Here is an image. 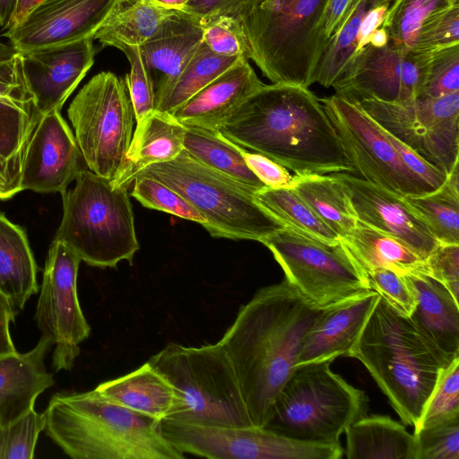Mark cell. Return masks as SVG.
I'll list each match as a JSON object with an SVG mask.
<instances>
[{
    "instance_id": "24",
    "label": "cell",
    "mask_w": 459,
    "mask_h": 459,
    "mask_svg": "<svg viewBox=\"0 0 459 459\" xmlns=\"http://www.w3.org/2000/svg\"><path fill=\"white\" fill-rule=\"evenodd\" d=\"M202 41L200 21L188 13L175 10L139 46L152 78L155 100L179 75Z\"/></svg>"
},
{
    "instance_id": "42",
    "label": "cell",
    "mask_w": 459,
    "mask_h": 459,
    "mask_svg": "<svg viewBox=\"0 0 459 459\" xmlns=\"http://www.w3.org/2000/svg\"><path fill=\"white\" fill-rule=\"evenodd\" d=\"M133 183L131 195L143 206L195 221L202 226L205 224L204 217L167 185L150 177H137Z\"/></svg>"
},
{
    "instance_id": "6",
    "label": "cell",
    "mask_w": 459,
    "mask_h": 459,
    "mask_svg": "<svg viewBox=\"0 0 459 459\" xmlns=\"http://www.w3.org/2000/svg\"><path fill=\"white\" fill-rule=\"evenodd\" d=\"M75 186L63 192V217L55 240L89 265L116 267L133 263L139 249L128 188L114 186L83 169Z\"/></svg>"
},
{
    "instance_id": "5",
    "label": "cell",
    "mask_w": 459,
    "mask_h": 459,
    "mask_svg": "<svg viewBox=\"0 0 459 459\" xmlns=\"http://www.w3.org/2000/svg\"><path fill=\"white\" fill-rule=\"evenodd\" d=\"M328 0H263L245 22L251 59L273 83L308 88L328 43Z\"/></svg>"
},
{
    "instance_id": "27",
    "label": "cell",
    "mask_w": 459,
    "mask_h": 459,
    "mask_svg": "<svg viewBox=\"0 0 459 459\" xmlns=\"http://www.w3.org/2000/svg\"><path fill=\"white\" fill-rule=\"evenodd\" d=\"M94 390L108 401L159 422L173 418L182 407L177 388L148 361Z\"/></svg>"
},
{
    "instance_id": "34",
    "label": "cell",
    "mask_w": 459,
    "mask_h": 459,
    "mask_svg": "<svg viewBox=\"0 0 459 459\" xmlns=\"http://www.w3.org/2000/svg\"><path fill=\"white\" fill-rule=\"evenodd\" d=\"M292 188L341 239L356 226L358 220L349 196L333 173L296 175Z\"/></svg>"
},
{
    "instance_id": "50",
    "label": "cell",
    "mask_w": 459,
    "mask_h": 459,
    "mask_svg": "<svg viewBox=\"0 0 459 459\" xmlns=\"http://www.w3.org/2000/svg\"><path fill=\"white\" fill-rule=\"evenodd\" d=\"M426 274L440 281L458 301L459 244L438 243L425 260Z\"/></svg>"
},
{
    "instance_id": "7",
    "label": "cell",
    "mask_w": 459,
    "mask_h": 459,
    "mask_svg": "<svg viewBox=\"0 0 459 459\" xmlns=\"http://www.w3.org/2000/svg\"><path fill=\"white\" fill-rule=\"evenodd\" d=\"M137 177L152 178L178 193L204 217L203 227L214 238L261 242L285 228L255 201L252 190L184 150L173 160L147 166Z\"/></svg>"
},
{
    "instance_id": "52",
    "label": "cell",
    "mask_w": 459,
    "mask_h": 459,
    "mask_svg": "<svg viewBox=\"0 0 459 459\" xmlns=\"http://www.w3.org/2000/svg\"><path fill=\"white\" fill-rule=\"evenodd\" d=\"M384 133L392 146L394 148L404 165L416 176L429 184L435 189L440 187L446 178V175L427 162L411 148L403 144L390 133Z\"/></svg>"
},
{
    "instance_id": "13",
    "label": "cell",
    "mask_w": 459,
    "mask_h": 459,
    "mask_svg": "<svg viewBox=\"0 0 459 459\" xmlns=\"http://www.w3.org/2000/svg\"><path fill=\"white\" fill-rule=\"evenodd\" d=\"M355 103L445 175L458 163L459 91L403 102L364 99Z\"/></svg>"
},
{
    "instance_id": "40",
    "label": "cell",
    "mask_w": 459,
    "mask_h": 459,
    "mask_svg": "<svg viewBox=\"0 0 459 459\" xmlns=\"http://www.w3.org/2000/svg\"><path fill=\"white\" fill-rule=\"evenodd\" d=\"M459 91V44L429 53L416 98H435Z\"/></svg>"
},
{
    "instance_id": "49",
    "label": "cell",
    "mask_w": 459,
    "mask_h": 459,
    "mask_svg": "<svg viewBox=\"0 0 459 459\" xmlns=\"http://www.w3.org/2000/svg\"><path fill=\"white\" fill-rule=\"evenodd\" d=\"M263 0H189L182 11L197 18L201 24L219 16L232 17L243 24Z\"/></svg>"
},
{
    "instance_id": "33",
    "label": "cell",
    "mask_w": 459,
    "mask_h": 459,
    "mask_svg": "<svg viewBox=\"0 0 459 459\" xmlns=\"http://www.w3.org/2000/svg\"><path fill=\"white\" fill-rule=\"evenodd\" d=\"M175 10L151 0L117 4L93 35L102 47L140 46L149 39Z\"/></svg>"
},
{
    "instance_id": "54",
    "label": "cell",
    "mask_w": 459,
    "mask_h": 459,
    "mask_svg": "<svg viewBox=\"0 0 459 459\" xmlns=\"http://www.w3.org/2000/svg\"><path fill=\"white\" fill-rule=\"evenodd\" d=\"M355 2L356 0H328L324 19V35L328 44Z\"/></svg>"
},
{
    "instance_id": "30",
    "label": "cell",
    "mask_w": 459,
    "mask_h": 459,
    "mask_svg": "<svg viewBox=\"0 0 459 459\" xmlns=\"http://www.w3.org/2000/svg\"><path fill=\"white\" fill-rule=\"evenodd\" d=\"M37 273L25 230L0 212V291L18 311L39 291Z\"/></svg>"
},
{
    "instance_id": "38",
    "label": "cell",
    "mask_w": 459,
    "mask_h": 459,
    "mask_svg": "<svg viewBox=\"0 0 459 459\" xmlns=\"http://www.w3.org/2000/svg\"><path fill=\"white\" fill-rule=\"evenodd\" d=\"M384 0H356L337 31L331 38L320 62L316 82L332 87L351 64L358 36L368 12Z\"/></svg>"
},
{
    "instance_id": "20",
    "label": "cell",
    "mask_w": 459,
    "mask_h": 459,
    "mask_svg": "<svg viewBox=\"0 0 459 459\" xmlns=\"http://www.w3.org/2000/svg\"><path fill=\"white\" fill-rule=\"evenodd\" d=\"M82 160L74 133L60 112L43 115L27 147L21 189L62 194L83 169Z\"/></svg>"
},
{
    "instance_id": "48",
    "label": "cell",
    "mask_w": 459,
    "mask_h": 459,
    "mask_svg": "<svg viewBox=\"0 0 459 459\" xmlns=\"http://www.w3.org/2000/svg\"><path fill=\"white\" fill-rule=\"evenodd\" d=\"M370 290L376 291L393 309L410 316L416 306V299L403 275L386 268L367 273Z\"/></svg>"
},
{
    "instance_id": "3",
    "label": "cell",
    "mask_w": 459,
    "mask_h": 459,
    "mask_svg": "<svg viewBox=\"0 0 459 459\" xmlns=\"http://www.w3.org/2000/svg\"><path fill=\"white\" fill-rule=\"evenodd\" d=\"M46 434L74 459H183L160 422L116 404L94 389L55 394Z\"/></svg>"
},
{
    "instance_id": "28",
    "label": "cell",
    "mask_w": 459,
    "mask_h": 459,
    "mask_svg": "<svg viewBox=\"0 0 459 459\" xmlns=\"http://www.w3.org/2000/svg\"><path fill=\"white\" fill-rule=\"evenodd\" d=\"M185 132L170 114L155 110L135 128L124 169L112 184L128 188L143 169L176 158L184 150Z\"/></svg>"
},
{
    "instance_id": "37",
    "label": "cell",
    "mask_w": 459,
    "mask_h": 459,
    "mask_svg": "<svg viewBox=\"0 0 459 459\" xmlns=\"http://www.w3.org/2000/svg\"><path fill=\"white\" fill-rule=\"evenodd\" d=\"M255 201L286 229L328 243L341 238L330 229L293 188L264 187L254 194Z\"/></svg>"
},
{
    "instance_id": "14",
    "label": "cell",
    "mask_w": 459,
    "mask_h": 459,
    "mask_svg": "<svg viewBox=\"0 0 459 459\" xmlns=\"http://www.w3.org/2000/svg\"><path fill=\"white\" fill-rule=\"evenodd\" d=\"M321 102L360 178L403 197L436 190L404 165L383 128L359 104L336 94Z\"/></svg>"
},
{
    "instance_id": "18",
    "label": "cell",
    "mask_w": 459,
    "mask_h": 459,
    "mask_svg": "<svg viewBox=\"0 0 459 459\" xmlns=\"http://www.w3.org/2000/svg\"><path fill=\"white\" fill-rule=\"evenodd\" d=\"M93 37L54 47L19 52L24 85L43 116L60 112L94 63Z\"/></svg>"
},
{
    "instance_id": "15",
    "label": "cell",
    "mask_w": 459,
    "mask_h": 459,
    "mask_svg": "<svg viewBox=\"0 0 459 459\" xmlns=\"http://www.w3.org/2000/svg\"><path fill=\"white\" fill-rule=\"evenodd\" d=\"M80 257L65 244L53 240L46 259L35 320L41 336L54 346L52 368L70 370L80 343L91 333L77 294Z\"/></svg>"
},
{
    "instance_id": "17",
    "label": "cell",
    "mask_w": 459,
    "mask_h": 459,
    "mask_svg": "<svg viewBox=\"0 0 459 459\" xmlns=\"http://www.w3.org/2000/svg\"><path fill=\"white\" fill-rule=\"evenodd\" d=\"M119 0H41L4 30L18 52H27L93 37Z\"/></svg>"
},
{
    "instance_id": "61",
    "label": "cell",
    "mask_w": 459,
    "mask_h": 459,
    "mask_svg": "<svg viewBox=\"0 0 459 459\" xmlns=\"http://www.w3.org/2000/svg\"><path fill=\"white\" fill-rule=\"evenodd\" d=\"M454 4H459V0H451Z\"/></svg>"
},
{
    "instance_id": "41",
    "label": "cell",
    "mask_w": 459,
    "mask_h": 459,
    "mask_svg": "<svg viewBox=\"0 0 459 459\" xmlns=\"http://www.w3.org/2000/svg\"><path fill=\"white\" fill-rule=\"evenodd\" d=\"M459 415V357L442 368L414 430Z\"/></svg>"
},
{
    "instance_id": "39",
    "label": "cell",
    "mask_w": 459,
    "mask_h": 459,
    "mask_svg": "<svg viewBox=\"0 0 459 459\" xmlns=\"http://www.w3.org/2000/svg\"><path fill=\"white\" fill-rule=\"evenodd\" d=\"M454 4L451 0H391L382 27L390 41L411 49L419 30L431 16Z\"/></svg>"
},
{
    "instance_id": "56",
    "label": "cell",
    "mask_w": 459,
    "mask_h": 459,
    "mask_svg": "<svg viewBox=\"0 0 459 459\" xmlns=\"http://www.w3.org/2000/svg\"><path fill=\"white\" fill-rule=\"evenodd\" d=\"M18 0H0V28L6 30L13 13L16 8Z\"/></svg>"
},
{
    "instance_id": "44",
    "label": "cell",
    "mask_w": 459,
    "mask_h": 459,
    "mask_svg": "<svg viewBox=\"0 0 459 459\" xmlns=\"http://www.w3.org/2000/svg\"><path fill=\"white\" fill-rule=\"evenodd\" d=\"M130 64L126 75V85L133 105L136 127L139 128L155 111V93L150 73L139 46L123 45L117 48Z\"/></svg>"
},
{
    "instance_id": "12",
    "label": "cell",
    "mask_w": 459,
    "mask_h": 459,
    "mask_svg": "<svg viewBox=\"0 0 459 459\" xmlns=\"http://www.w3.org/2000/svg\"><path fill=\"white\" fill-rule=\"evenodd\" d=\"M163 437L183 455L211 459H339L337 445L291 439L260 427H231L165 419Z\"/></svg>"
},
{
    "instance_id": "1",
    "label": "cell",
    "mask_w": 459,
    "mask_h": 459,
    "mask_svg": "<svg viewBox=\"0 0 459 459\" xmlns=\"http://www.w3.org/2000/svg\"><path fill=\"white\" fill-rule=\"evenodd\" d=\"M322 308L284 278L259 289L219 341L240 387L251 423L264 428L297 367L303 339Z\"/></svg>"
},
{
    "instance_id": "4",
    "label": "cell",
    "mask_w": 459,
    "mask_h": 459,
    "mask_svg": "<svg viewBox=\"0 0 459 459\" xmlns=\"http://www.w3.org/2000/svg\"><path fill=\"white\" fill-rule=\"evenodd\" d=\"M349 357L365 366L403 423L413 427L448 365L411 317L380 296Z\"/></svg>"
},
{
    "instance_id": "60",
    "label": "cell",
    "mask_w": 459,
    "mask_h": 459,
    "mask_svg": "<svg viewBox=\"0 0 459 459\" xmlns=\"http://www.w3.org/2000/svg\"><path fill=\"white\" fill-rule=\"evenodd\" d=\"M133 1H134V0H119L118 4H127V3H130V2H133Z\"/></svg>"
},
{
    "instance_id": "31",
    "label": "cell",
    "mask_w": 459,
    "mask_h": 459,
    "mask_svg": "<svg viewBox=\"0 0 459 459\" xmlns=\"http://www.w3.org/2000/svg\"><path fill=\"white\" fill-rule=\"evenodd\" d=\"M350 253L366 272L380 268L402 275L425 273V260L398 239L360 221L342 239Z\"/></svg>"
},
{
    "instance_id": "26",
    "label": "cell",
    "mask_w": 459,
    "mask_h": 459,
    "mask_svg": "<svg viewBox=\"0 0 459 459\" xmlns=\"http://www.w3.org/2000/svg\"><path fill=\"white\" fill-rule=\"evenodd\" d=\"M51 347L41 336L32 350L0 357V426L34 409L38 396L54 385L44 363Z\"/></svg>"
},
{
    "instance_id": "29",
    "label": "cell",
    "mask_w": 459,
    "mask_h": 459,
    "mask_svg": "<svg viewBox=\"0 0 459 459\" xmlns=\"http://www.w3.org/2000/svg\"><path fill=\"white\" fill-rule=\"evenodd\" d=\"M345 434L349 459H417L414 435L388 416H364Z\"/></svg>"
},
{
    "instance_id": "47",
    "label": "cell",
    "mask_w": 459,
    "mask_h": 459,
    "mask_svg": "<svg viewBox=\"0 0 459 459\" xmlns=\"http://www.w3.org/2000/svg\"><path fill=\"white\" fill-rule=\"evenodd\" d=\"M455 44H459V4L429 18L420 27L411 49L429 53Z\"/></svg>"
},
{
    "instance_id": "45",
    "label": "cell",
    "mask_w": 459,
    "mask_h": 459,
    "mask_svg": "<svg viewBox=\"0 0 459 459\" xmlns=\"http://www.w3.org/2000/svg\"><path fill=\"white\" fill-rule=\"evenodd\" d=\"M417 459H459V415L413 432Z\"/></svg>"
},
{
    "instance_id": "55",
    "label": "cell",
    "mask_w": 459,
    "mask_h": 459,
    "mask_svg": "<svg viewBox=\"0 0 459 459\" xmlns=\"http://www.w3.org/2000/svg\"><path fill=\"white\" fill-rule=\"evenodd\" d=\"M18 53L11 44L0 41V77L8 75L15 70Z\"/></svg>"
},
{
    "instance_id": "35",
    "label": "cell",
    "mask_w": 459,
    "mask_h": 459,
    "mask_svg": "<svg viewBox=\"0 0 459 459\" xmlns=\"http://www.w3.org/2000/svg\"><path fill=\"white\" fill-rule=\"evenodd\" d=\"M459 174L458 163L435 191L404 197L424 220L439 243L459 244Z\"/></svg>"
},
{
    "instance_id": "11",
    "label": "cell",
    "mask_w": 459,
    "mask_h": 459,
    "mask_svg": "<svg viewBox=\"0 0 459 459\" xmlns=\"http://www.w3.org/2000/svg\"><path fill=\"white\" fill-rule=\"evenodd\" d=\"M261 243L289 283L320 308L370 290L366 272L342 239L328 243L284 228Z\"/></svg>"
},
{
    "instance_id": "57",
    "label": "cell",
    "mask_w": 459,
    "mask_h": 459,
    "mask_svg": "<svg viewBox=\"0 0 459 459\" xmlns=\"http://www.w3.org/2000/svg\"><path fill=\"white\" fill-rule=\"evenodd\" d=\"M40 1L41 0H18L15 11L7 30L19 22L21 19Z\"/></svg>"
},
{
    "instance_id": "9",
    "label": "cell",
    "mask_w": 459,
    "mask_h": 459,
    "mask_svg": "<svg viewBox=\"0 0 459 459\" xmlns=\"http://www.w3.org/2000/svg\"><path fill=\"white\" fill-rule=\"evenodd\" d=\"M148 362L177 388L182 421L253 426L232 364L220 342L199 347L169 343Z\"/></svg>"
},
{
    "instance_id": "36",
    "label": "cell",
    "mask_w": 459,
    "mask_h": 459,
    "mask_svg": "<svg viewBox=\"0 0 459 459\" xmlns=\"http://www.w3.org/2000/svg\"><path fill=\"white\" fill-rule=\"evenodd\" d=\"M239 57L217 55L202 41L179 75L155 100V110L171 114Z\"/></svg>"
},
{
    "instance_id": "43",
    "label": "cell",
    "mask_w": 459,
    "mask_h": 459,
    "mask_svg": "<svg viewBox=\"0 0 459 459\" xmlns=\"http://www.w3.org/2000/svg\"><path fill=\"white\" fill-rule=\"evenodd\" d=\"M45 426V412H38L35 409L0 426V459H32L39 436Z\"/></svg>"
},
{
    "instance_id": "46",
    "label": "cell",
    "mask_w": 459,
    "mask_h": 459,
    "mask_svg": "<svg viewBox=\"0 0 459 459\" xmlns=\"http://www.w3.org/2000/svg\"><path fill=\"white\" fill-rule=\"evenodd\" d=\"M202 26L203 42L213 53L248 58V41L242 22L230 16H219L202 23Z\"/></svg>"
},
{
    "instance_id": "21",
    "label": "cell",
    "mask_w": 459,
    "mask_h": 459,
    "mask_svg": "<svg viewBox=\"0 0 459 459\" xmlns=\"http://www.w3.org/2000/svg\"><path fill=\"white\" fill-rule=\"evenodd\" d=\"M41 117L16 59L15 70L0 77V200L22 191L25 153Z\"/></svg>"
},
{
    "instance_id": "58",
    "label": "cell",
    "mask_w": 459,
    "mask_h": 459,
    "mask_svg": "<svg viewBox=\"0 0 459 459\" xmlns=\"http://www.w3.org/2000/svg\"><path fill=\"white\" fill-rule=\"evenodd\" d=\"M390 39L386 30L380 26L371 35L369 44L376 48H382L388 44Z\"/></svg>"
},
{
    "instance_id": "59",
    "label": "cell",
    "mask_w": 459,
    "mask_h": 459,
    "mask_svg": "<svg viewBox=\"0 0 459 459\" xmlns=\"http://www.w3.org/2000/svg\"><path fill=\"white\" fill-rule=\"evenodd\" d=\"M152 2L172 10H181L189 0H151Z\"/></svg>"
},
{
    "instance_id": "51",
    "label": "cell",
    "mask_w": 459,
    "mask_h": 459,
    "mask_svg": "<svg viewBox=\"0 0 459 459\" xmlns=\"http://www.w3.org/2000/svg\"><path fill=\"white\" fill-rule=\"evenodd\" d=\"M243 157L248 168L267 187H293L296 175H291L285 167L261 153L249 152L245 148Z\"/></svg>"
},
{
    "instance_id": "2",
    "label": "cell",
    "mask_w": 459,
    "mask_h": 459,
    "mask_svg": "<svg viewBox=\"0 0 459 459\" xmlns=\"http://www.w3.org/2000/svg\"><path fill=\"white\" fill-rule=\"evenodd\" d=\"M219 131L296 175L356 172L321 100L306 87L264 83Z\"/></svg>"
},
{
    "instance_id": "8",
    "label": "cell",
    "mask_w": 459,
    "mask_h": 459,
    "mask_svg": "<svg viewBox=\"0 0 459 459\" xmlns=\"http://www.w3.org/2000/svg\"><path fill=\"white\" fill-rule=\"evenodd\" d=\"M332 361L299 365L281 390L264 427L291 439L340 444L345 429L368 411L365 393L333 373Z\"/></svg>"
},
{
    "instance_id": "22",
    "label": "cell",
    "mask_w": 459,
    "mask_h": 459,
    "mask_svg": "<svg viewBox=\"0 0 459 459\" xmlns=\"http://www.w3.org/2000/svg\"><path fill=\"white\" fill-rule=\"evenodd\" d=\"M378 299L370 290L323 307L303 339L297 366L349 357Z\"/></svg>"
},
{
    "instance_id": "19",
    "label": "cell",
    "mask_w": 459,
    "mask_h": 459,
    "mask_svg": "<svg viewBox=\"0 0 459 459\" xmlns=\"http://www.w3.org/2000/svg\"><path fill=\"white\" fill-rule=\"evenodd\" d=\"M333 174L342 183L359 221L398 239L424 260L438 245L403 196L352 173Z\"/></svg>"
},
{
    "instance_id": "32",
    "label": "cell",
    "mask_w": 459,
    "mask_h": 459,
    "mask_svg": "<svg viewBox=\"0 0 459 459\" xmlns=\"http://www.w3.org/2000/svg\"><path fill=\"white\" fill-rule=\"evenodd\" d=\"M243 150V147L228 139L219 130L186 126L185 152L200 163L255 193L266 186L247 165Z\"/></svg>"
},
{
    "instance_id": "16",
    "label": "cell",
    "mask_w": 459,
    "mask_h": 459,
    "mask_svg": "<svg viewBox=\"0 0 459 459\" xmlns=\"http://www.w3.org/2000/svg\"><path fill=\"white\" fill-rule=\"evenodd\" d=\"M429 53L417 52L390 40L382 48L368 44L332 87L336 95L351 102L364 99L406 101L417 97Z\"/></svg>"
},
{
    "instance_id": "10",
    "label": "cell",
    "mask_w": 459,
    "mask_h": 459,
    "mask_svg": "<svg viewBox=\"0 0 459 459\" xmlns=\"http://www.w3.org/2000/svg\"><path fill=\"white\" fill-rule=\"evenodd\" d=\"M67 115L89 170L116 179L126 164L135 119L126 82L111 72L94 75L74 98Z\"/></svg>"
},
{
    "instance_id": "25",
    "label": "cell",
    "mask_w": 459,
    "mask_h": 459,
    "mask_svg": "<svg viewBox=\"0 0 459 459\" xmlns=\"http://www.w3.org/2000/svg\"><path fill=\"white\" fill-rule=\"evenodd\" d=\"M416 306L410 316L446 364L459 357L458 301L440 281L425 273L404 274Z\"/></svg>"
},
{
    "instance_id": "23",
    "label": "cell",
    "mask_w": 459,
    "mask_h": 459,
    "mask_svg": "<svg viewBox=\"0 0 459 459\" xmlns=\"http://www.w3.org/2000/svg\"><path fill=\"white\" fill-rule=\"evenodd\" d=\"M248 60L239 57L170 115L185 126L219 130L230 114L264 85Z\"/></svg>"
},
{
    "instance_id": "53",
    "label": "cell",
    "mask_w": 459,
    "mask_h": 459,
    "mask_svg": "<svg viewBox=\"0 0 459 459\" xmlns=\"http://www.w3.org/2000/svg\"><path fill=\"white\" fill-rule=\"evenodd\" d=\"M17 312L11 299L0 291V357L18 352L10 334V324Z\"/></svg>"
}]
</instances>
